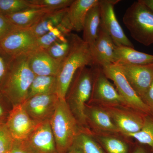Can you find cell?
I'll return each instance as SVG.
<instances>
[{"instance_id":"26","label":"cell","mask_w":153,"mask_h":153,"mask_svg":"<svg viewBox=\"0 0 153 153\" xmlns=\"http://www.w3.org/2000/svg\"><path fill=\"white\" fill-rule=\"evenodd\" d=\"M124 135L134 139L140 144L148 146L153 152V117L147 114L143 126L139 131Z\"/></svg>"},{"instance_id":"35","label":"cell","mask_w":153,"mask_h":153,"mask_svg":"<svg viewBox=\"0 0 153 153\" xmlns=\"http://www.w3.org/2000/svg\"><path fill=\"white\" fill-rule=\"evenodd\" d=\"M10 153H35L30 149L22 141L14 140Z\"/></svg>"},{"instance_id":"11","label":"cell","mask_w":153,"mask_h":153,"mask_svg":"<svg viewBox=\"0 0 153 153\" xmlns=\"http://www.w3.org/2000/svg\"><path fill=\"white\" fill-rule=\"evenodd\" d=\"M40 123L32 119L22 104H19L13 106L6 125L14 140L23 141Z\"/></svg>"},{"instance_id":"3","label":"cell","mask_w":153,"mask_h":153,"mask_svg":"<svg viewBox=\"0 0 153 153\" xmlns=\"http://www.w3.org/2000/svg\"><path fill=\"white\" fill-rule=\"evenodd\" d=\"M58 153H66L72 147L82 128L72 113L65 99L59 98L50 120ZM90 132V131H88Z\"/></svg>"},{"instance_id":"12","label":"cell","mask_w":153,"mask_h":153,"mask_svg":"<svg viewBox=\"0 0 153 153\" xmlns=\"http://www.w3.org/2000/svg\"><path fill=\"white\" fill-rule=\"evenodd\" d=\"M59 97L57 94L35 96L22 103L30 117L38 123L50 120Z\"/></svg>"},{"instance_id":"22","label":"cell","mask_w":153,"mask_h":153,"mask_svg":"<svg viewBox=\"0 0 153 153\" xmlns=\"http://www.w3.org/2000/svg\"><path fill=\"white\" fill-rule=\"evenodd\" d=\"M100 25V9L98 3L88 11L82 30V39L90 47L93 46L97 39Z\"/></svg>"},{"instance_id":"18","label":"cell","mask_w":153,"mask_h":153,"mask_svg":"<svg viewBox=\"0 0 153 153\" xmlns=\"http://www.w3.org/2000/svg\"><path fill=\"white\" fill-rule=\"evenodd\" d=\"M99 0H74L63 18L70 31H82L88 11Z\"/></svg>"},{"instance_id":"1","label":"cell","mask_w":153,"mask_h":153,"mask_svg":"<svg viewBox=\"0 0 153 153\" xmlns=\"http://www.w3.org/2000/svg\"><path fill=\"white\" fill-rule=\"evenodd\" d=\"M70 36V51L61 64L57 76V94L61 99H65L76 71L85 66H94L90 46L77 34L71 33Z\"/></svg>"},{"instance_id":"9","label":"cell","mask_w":153,"mask_h":153,"mask_svg":"<svg viewBox=\"0 0 153 153\" xmlns=\"http://www.w3.org/2000/svg\"><path fill=\"white\" fill-rule=\"evenodd\" d=\"M119 1V0H99L100 27L109 34L116 46L134 48L133 44L126 36L115 14L114 5Z\"/></svg>"},{"instance_id":"37","label":"cell","mask_w":153,"mask_h":153,"mask_svg":"<svg viewBox=\"0 0 153 153\" xmlns=\"http://www.w3.org/2000/svg\"><path fill=\"white\" fill-rule=\"evenodd\" d=\"M131 153H152V149L147 146L135 141Z\"/></svg>"},{"instance_id":"31","label":"cell","mask_w":153,"mask_h":153,"mask_svg":"<svg viewBox=\"0 0 153 153\" xmlns=\"http://www.w3.org/2000/svg\"><path fill=\"white\" fill-rule=\"evenodd\" d=\"M14 57L8 54L0 46V91L5 81Z\"/></svg>"},{"instance_id":"34","label":"cell","mask_w":153,"mask_h":153,"mask_svg":"<svg viewBox=\"0 0 153 153\" xmlns=\"http://www.w3.org/2000/svg\"><path fill=\"white\" fill-rule=\"evenodd\" d=\"M19 28L12 24L5 16L0 15V42Z\"/></svg>"},{"instance_id":"42","label":"cell","mask_w":153,"mask_h":153,"mask_svg":"<svg viewBox=\"0 0 153 153\" xmlns=\"http://www.w3.org/2000/svg\"><path fill=\"white\" fill-rule=\"evenodd\" d=\"M152 153H153V152H152Z\"/></svg>"},{"instance_id":"16","label":"cell","mask_w":153,"mask_h":153,"mask_svg":"<svg viewBox=\"0 0 153 153\" xmlns=\"http://www.w3.org/2000/svg\"><path fill=\"white\" fill-rule=\"evenodd\" d=\"M115 45L109 34L100 27L98 37L94 44L90 47L94 66L102 68L114 63Z\"/></svg>"},{"instance_id":"15","label":"cell","mask_w":153,"mask_h":153,"mask_svg":"<svg viewBox=\"0 0 153 153\" xmlns=\"http://www.w3.org/2000/svg\"><path fill=\"white\" fill-rule=\"evenodd\" d=\"M86 123L92 134L121 133L106 111L96 105L86 104L85 111Z\"/></svg>"},{"instance_id":"10","label":"cell","mask_w":153,"mask_h":153,"mask_svg":"<svg viewBox=\"0 0 153 153\" xmlns=\"http://www.w3.org/2000/svg\"><path fill=\"white\" fill-rule=\"evenodd\" d=\"M37 38L30 29L19 28L0 42L6 52L13 56L28 54L38 49Z\"/></svg>"},{"instance_id":"36","label":"cell","mask_w":153,"mask_h":153,"mask_svg":"<svg viewBox=\"0 0 153 153\" xmlns=\"http://www.w3.org/2000/svg\"><path fill=\"white\" fill-rule=\"evenodd\" d=\"M142 100L149 108L153 105V81L143 97Z\"/></svg>"},{"instance_id":"27","label":"cell","mask_w":153,"mask_h":153,"mask_svg":"<svg viewBox=\"0 0 153 153\" xmlns=\"http://www.w3.org/2000/svg\"><path fill=\"white\" fill-rule=\"evenodd\" d=\"M70 33L63 36L46 49L48 54L59 63H63L70 51L71 46Z\"/></svg>"},{"instance_id":"38","label":"cell","mask_w":153,"mask_h":153,"mask_svg":"<svg viewBox=\"0 0 153 153\" xmlns=\"http://www.w3.org/2000/svg\"><path fill=\"white\" fill-rule=\"evenodd\" d=\"M153 13V0H141Z\"/></svg>"},{"instance_id":"30","label":"cell","mask_w":153,"mask_h":153,"mask_svg":"<svg viewBox=\"0 0 153 153\" xmlns=\"http://www.w3.org/2000/svg\"><path fill=\"white\" fill-rule=\"evenodd\" d=\"M65 36L66 35L63 34L60 29L56 27L47 34L37 38L38 49L46 50Z\"/></svg>"},{"instance_id":"6","label":"cell","mask_w":153,"mask_h":153,"mask_svg":"<svg viewBox=\"0 0 153 153\" xmlns=\"http://www.w3.org/2000/svg\"><path fill=\"white\" fill-rule=\"evenodd\" d=\"M93 67L92 91L87 104L99 105H128L114 85L105 75L102 68L98 66Z\"/></svg>"},{"instance_id":"40","label":"cell","mask_w":153,"mask_h":153,"mask_svg":"<svg viewBox=\"0 0 153 153\" xmlns=\"http://www.w3.org/2000/svg\"><path fill=\"white\" fill-rule=\"evenodd\" d=\"M149 115L153 117V105L149 108Z\"/></svg>"},{"instance_id":"5","label":"cell","mask_w":153,"mask_h":153,"mask_svg":"<svg viewBox=\"0 0 153 153\" xmlns=\"http://www.w3.org/2000/svg\"><path fill=\"white\" fill-rule=\"evenodd\" d=\"M123 21L134 40L145 46L153 44V13L141 0L128 8Z\"/></svg>"},{"instance_id":"41","label":"cell","mask_w":153,"mask_h":153,"mask_svg":"<svg viewBox=\"0 0 153 153\" xmlns=\"http://www.w3.org/2000/svg\"><path fill=\"white\" fill-rule=\"evenodd\" d=\"M150 66H151V67H152L153 68V64H151V65H149Z\"/></svg>"},{"instance_id":"28","label":"cell","mask_w":153,"mask_h":153,"mask_svg":"<svg viewBox=\"0 0 153 153\" xmlns=\"http://www.w3.org/2000/svg\"><path fill=\"white\" fill-rule=\"evenodd\" d=\"M31 7L29 0H0V15L9 16Z\"/></svg>"},{"instance_id":"2","label":"cell","mask_w":153,"mask_h":153,"mask_svg":"<svg viewBox=\"0 0 153 153\" xmlns=\"http://www.w3.org/2000/svg\"><path fill=\"white\" fill-rule=\"evenodd\" d=\"M28 54L14 57L1 90L13 106L27 100L29 88L36 76L29 66Z\"/></svg>"},{"instance_id":"32","label":"cell","mask_w":153,"mask_h":153,"mask_svg":"<svg viewBox=\"0 0 153 153\" xmlns=\"http://www.w3.org/2000/svg\"><path fill=\"white\" fill-rule=\"evenodd\" d=\"M14 142V139L6 123L0 124V153L10 152Z\"/></svg>"},{"instance_id":"39","label":"cell","mask_w":153,"mask_h":153,"mask_svg":"<svg viewBox=\"0 0 153 153\" xmlns=\"http://www.w3.org/2000/svg\"><path fill=\"white\" fill-rule=\"evenodd\" d=\"M66 153H81L80 152H79V151L77 150L76 149H75L73 147L71 148V149L69 150L68 152H67Z\"/></svg>"},{"instance_id":"24","label":"cell","mask_w":153,"mask_h":153,"mask_svg":"<svg viewBox=\"0 0 153 153\" xmlns=\"http://www.w3.org/2000/svg\"><path fill=\"white\" fill-rule=\"evenodd\" d=\"M57 76H36L29 88L27 99L36 95L57 94Z\"/></svg>"},{"instance_id":"20","label":"cell","mask_w":153,"mask_h":153,"mask_svg":"<svg viewBox=\"0 0 153 153\" xmlns=\"http://www.w3.org/2000/svg\"><path fill=\"white\" fill-rule=\"evenodd\" d=\"M146 65L153 64V55L139 52L134 48L115 46L114 64Z\"/></svg>"},{"instance_id":"25","label":"cell","mask_w":153,"mask_h":153,"mask_svg":"<svg viewBox=\"0 0 153 153\" xmlns=\"http://www.w3.org/2000/svg\"><path fill=\"white\" fill-rule=\"evenodd\" d=\"M72 147L81 153H106L91 132L80 133L76 137Z\"/></svg>"},{"instance_id":"7","label":"cell","mask_w":153,"mask_h":153,"mask_svg":"<svg viewBox=\"0 0 153 153\" xmlns=\"http://www.w3.org/2000/svg\"><path fill=\"white\" fill-rule=\"evenodd\" d=\"M113 122L123 135L139 131L147 114L126 105H102Z\"/></svg>"},{"instance_id":"17","label":"cell","mask_w":153,"mask_h":153,"mask_svg":"<svg viewBox=\"0 0 153 153\" xmlns=\"http://www.w3.org/2000/svg\"><path fill=\"white\" fill-rule=\"evenodd\" d=\"M28 61L36 76H57L62 64L52 58L45 49H37L30 52Z\"/></svg>"},{"instance_id":"21","label":"cell","mask_w":153,"mask_h":153,"mask_svg":"<svg viewBox=\"0 0 153 153\" xmlns=\"http://www.w3.org/2000/svg\"><path fill=\"white\" fill-rule=\"evenodd\" d=\"M49 11L39 8L30 7L12 15L5 16L15 26L23 29H30Z\"/></svg>"},{"instance_id":"13","label":"cell","mask_w":153,"mask_h":153,"mask_svg":"<svg viewBox=\"0 0 153 153\" xmlns=\"http://www.w3.org/2000/svg\"><path fill=\"white\" fill-rule=\"evenodd\" d=\"M22 141L35 153H58L50 120L39 124Z\"/></svg>"},{"instance_id":"33","label":"cell","mask_w":153,"mask_h":153,"mask_svg":"<svg viewBox=\"0 0 153 153\" xmlns=\"http://www.w3.org/2000/svg\"><path fill=\"white\" fill-rule=\"evenodd\" d=\"M13 107L9 100L0 91V124L6 123Z\"/></svg>"},{"instance_id":"14","label":"cell","mask_w":153,"mask_h":153,"mask_svg":"<svg viewBox=\"0 0 153 153\" xmlns=\"http://www.w3.org/2000/svg\"><path fill=\"white\" fill-rule=\"evenodd\" d=\"M132 88L142 100L153 81V68L149 65L117 64Z\"/></svg>"},{"instance_id":"23","label":"cell","mask_w":153,"mask_h":153,"mask_svg":"<svg viewBox=\"0 0 153 153\" xmlns=\"http://www.w3.org/2000/svg\"><path fill=\"white\" fill-rule=\"evenodd\" d=\"M68 8L47 13L36 25L30 28V30L37 38L47 34L60 25Z\"/></svg>"},{"instance_id":"29","label":"cell","mask_w":153,"mask_h":153,"mask_svg":"<svg viewBox=\"0 0 153 153\" xmlns=\"http://www.w3.org/2000/svg\"><path fill=\"white\" fill-rule=\"evenodd\" d=\"M74 0H29L31 7L39 8L49 12L67 8Z\"/></svg>"},{"instance_id":"19","label":"cell","mask_w":153,"mask_h":153,"mask_svg":"<svg viewBox=\"0 0 153 153\" xmlns=\"http://www.w3.org/2000/svg\"><path fill=\"white\" fill-rule=\"evenodd\" d=\"M106 153H131L135 142L121 133L92 134Z\"/></svg>"},{"instance_id":"4","label":"cell","mask_w":153,"mask_h":153,"mask_svg":"<svg viewBox=\"0 0 153 153\" xmlns=\"http://www.w3.org/2000/svg\"><path fill=\"white\" fill-rule=\"evenodd\" d=\"M94 75L93 66H85L79 69L72 79L65 100L70 110L79 125L90 131L86 123L85 105L89 101L92 91Z\"/></svg>"},{"instance_id":"8","label":"cell","mask_w":153,"mask_h":153,"mask_svg":"<svg viewBox=\"0 0 153 153\" xmlns=\"http://www.w3.org/2000/svg\"><path fill=\"white\" fill-rule=\"evenodd\" d=\"M102 69L107 78L112 80L117 90L128 105L149 115V107L145 104L132 88L120 66L113 64Z\"/></svg>"},{"instance_id":"43","label":"cell","mask_w":153,"mask_h":153,"mask_svg":"<svg viewBox=\"0 0 153 153\" xmlns=\"http://www.w3.org/2000/svg\"><path fill=\"white\" fill-rule=\"evenodd\" d=\"M7 153H10V152Z\"/></svg>"}]
</instances>
